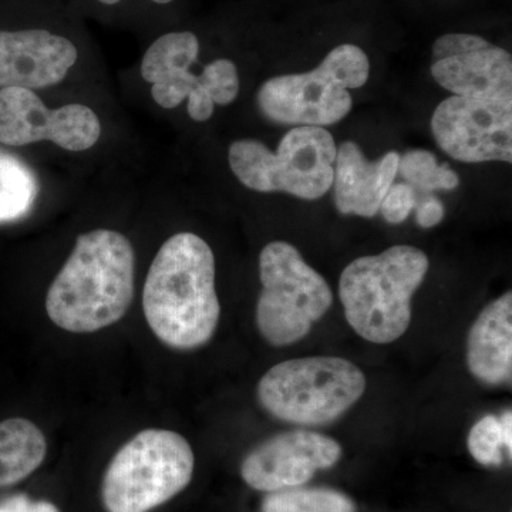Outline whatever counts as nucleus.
Masks as SVG:
<instances>
[{"mask_svg":"<svg viewBox=\"0 0 512 512\" xmlns=\"http://www.w3.org/2000/svg\"><path fill=\"white\" fill-rule=\"evenodd\" d=\"M148 326L178 350L210 342L220 322L215 256L198 235L180 232L164 242L151 262L143 289Z\"/></svg>","mask_w":512,"mask_h":512,"instance_id":"1","label":"nucleus"},{"mask_svg":"<svg viewBox=\"0 0 512 512\" xmlns=\"http://www.w3.org/2000/svg\"><path fill=\"white\" fill-rule=\"evenodd\" d=\"M136 252L126 235L93 229L77 238L46 296L56 326L92 333L119 322L134 296Z\"/></svg>","mask_w":512,"mask_h":512,"instance_id":"2","label":"nucleus"},{"mask_svg":"<svg viewBox=\"0 0 512 512\" xmlns=\"http://www.w3.org/2000/svg\"><path fill=\"white\" fill-rule=\"evenodd\" d=\"M419 248L396 245L350 262L339 281L346 320L360 338L386 345L402 338L412 322V299L429 272Z\"/></svg>","mask_w":512,"mask_h":512,"instance_id":"3","label":"nucleus"},{"mask_svg":"<svg viewBox=\"0 0 512 512\" xmlns=\"http://www.w3.org/2000/svg\"><path fill=\"white\" fill-rule=\"evenodd\" d=\"M369 73L366 53L345 43L330 50L311 72L266 80L256 93V104L272 123L325 128L348 116L353 106L350 90L365 86Z\"/></svg>","mask_w":512,"mask_h":512,"instance_id":"4","label":"nucleus"},{"mask_svg":"<svg viewBox=\"0 0 512 512\" xmlns=\"http://www.w3.org/2000/svg\"><path fill=\"white\" fill-rule=\"evenodd\" d=\"M365 390V375L349 360L313 356L269 369L258 384V397L276 419L313 427L339 419Z\"/></svg>","mask_w":512,"mask_h":512,"instance_id":"5","label":"nucleus"},{"mask_svg":"<svg viewBox=\"0 0 512 512\" xmlns=\"http://www.w3.org/2000/svg\"><path fill=\"white\" fill-rule=\"evenodd\" d=\"M194 451L175 431L148 429L124 444L104 474L107 512H148L190 484Z\"/></svg>","mask_w":512,"mask_h":512,"instance_id":"6","label":"nucleus"},{"mask_svg":"<svg viewBox=\"0 0 512 512\" xmlns=\"http://www.w3.org/2000/svg\"><path fill=\"white\" fill-rule=\"evenodd\" d=\"M336 147L323 127H293L276 153L261 141L244 138L231 144L228 163L239 183L256 192H285L319 200L332 188Z\"/></svg>","mask_w":512,"mask_h":512,"instance_id":"7","label":"nucleus"},{"mask_svg":"<svg viewBox=\"0 0 512 512\" xmlns=\"http://www.w3.org/2000/svg\"><path fill=\"white\" fill-rule=\"evenodd\" d=\"M262 292L256 325L269 345L282 348L308 335L313 323L328 313L333 292L298 249L285 241L266 245L259 255Z\"/></svg>","mask_w":512,"mask_h":512,"instance_id":"8","label":"nucleus"},{"mask_svg":"<svg viewBox=\"0 0 512 512\" xmlns=\"http://www.w3.org/2000/svg\"><path fill=\"white\" fill-rule=\"evenodd\" d=\"M101 121L86 104H64L49 109L33 90L0 89V144L23 147L50 141L72 153L90 150L99 143Z\"/></svg>","mask_w":512,"mask_h":512,"instance_id":"9","label":"nucleus"},{"mask_svg":"<svg viewBox=\"0 0 512 512\" xmlns=\"http://www.w3.org/2000/svg\"><path fill=\"white\" fill-rule=\"evenodd\" d=\"M431 131L461 163H512V101L448 97L434 110Z\"/></svg>","mask_w":512,"mask_h":512,"instance_id":"10","label":"nucleus"},{"mask_svg":"<svg viewBox=\"0 0 512 512\" xmlns=\"http://www.w3.org/2000/svg\"><path fill=\"white\" fill-rule=\"evenodd\" d=\"M342 457L338 441L309 430H293L264 441L245 457L241 476L264 493L302 487Z\"/></svg>","mask_w":512,"mask_h":512,"instance_id":"11","label":"nucleus"},{"mask_svg":"<svg viewBox=\"0 0 512 512\" xmlns=\"http://www.w3.org/2000/svg\"><path fill=\"white\" fill-rule=\"evenodd\" d=\"M79 59V46L62 32L0 29V89L55 86L72 72Z\"/></svg>","mask_w":512,"mask_h":512,"instance_id":"12","label":"nucleus"},{"mask_svg":"<svg viewBox=\"0 0 512 512\" xmlns=\"http://www.w3.org/2000/svg\"><path fill=\"white\" fill-rule=\"evenodd\" d=\"M400 154L389 151L369 161L353 141L340 144L333 170V198L343 215L376 217L399 173Z\"/></svg>","mask_w":512,"mask_h":512,"instance_id":"13","label":"nucleus"},{"mask_svg":"<svg viewBox=\"0 0 512 512\" xmlns=\"http://www.w3.org/2000/svg\"><path fill=\"white\" fill-rule=\"evenodd\" d=\"M431 76L453 96L512 101L511 53L488 40L467 52L433 60Z\"/></svg>","mask_w":512,"mask_h":512,"instance_id":"14","label":"nucleus"},{"mask_svg":"<svg viewBox=\"0 0 512 512\" xmlns=\"http://www.w3.org/2000/svg\"><path fill=\"white\" fill-rule=\"evenodd\" d=\"M467 365L471 375L490 386L512 379V293H504L485 306L467 340Z\"/></svg>","mask_w":512,"mask_h":512,"instance_id":"15","label":"nucleus"},{"mask_svg":"<svg viewBox=\"0 0 512 512\" xmlns=\"http://www.w3.org/2000/svg\"><path fill=\"white\" fill-rule=\"evenodd\" d=\"M47 441L42 430L26 419L0 423V487L18 484L45 460Z\"/></svg>","mask_w":512,"mask_h":512,"instance_id":"16","label":"nucleus"},{"mask_svg":"<svg viewBox=\"0 0 512 512\" xmlns=\"http://www.w3.org/2000/svg\"><path fill=\"white\" fill-rule=\"evenodd\" d=\"M200 53V39L192 30L163 33L147 47L141 59V77L144 82L154 84L171 70L191 69L197 63Z\"/></svg>","mask_w":512,"mask_h":512,"instance_id":"17","label":"nucleus"},{"mask_svg":"<svg viewBox=\"0 0 512 512\" xmlns=\"http://www.w3.org/2000/svg\"><path fill=\"white\" fill-rule=\"evenodd\" d=\"M151 97L165 110H173L188 100V114L197 123L210 120L214 114V101L191 69H175L165 73L156 83L151 84Z\"/></svg>","mask_w":512,"mask_h":512,"instance_id":"18","label":"nucleus"},{"mask_svg":"<svg viewBox=\"0 0 512 512\" xmlns=\"http://www.w3.org/2000/svg\"><path fill=\"white\" fill-rule=\"evenodd\" d=\"M262 512H357L343 493L330 488H289L265 498Z\"/></svg>","mask_w":512,"mask_h":512,"instance_id":"19","label":"nucleus"},{"mask_svg":"<svg viewBox=\"0 0 512 512\" xmlns=\"http://www.w3.org/2000/svg\"><path fill=\"white\" fill-rule=\"evenodd\" d=\"M32 173L15 157L0 151V222L22 217L36 198Z\"/></svg>","mask_w":512,"mask_h":512,"instance_id":"20","label":"nucleus"},{"mask_svg":"<svg viewBox=\"0 0 512 512\" xmlns=\"http://www.w3.org/2000/svg\"><path fill=\"white\" fill-rule=\"evenodd\" d=\"M399 173L414 190L453 191L460 185L456 171L448 164L437 163L436 156L427 150H410L400 156Z\"/></svg>","mask_w":512,"mask_h":512,"instance_id":"21","label":"nucleus"},{"mask_svg":"<svg viewBox=\"0 0 512 512\" xmlns=\"http://www.w3.org/2000/svg\"><path fill=\"white\" fill-rule=\"evenodd\" d=\"M468 451L483 466H501L504 463V451L511 458L512 447L505 440L503 426L498 417L490 414L474 424L468 434Z\"/></svg>","mask_w":512,"mask_h":512,"instance_id":"22","label":"nucleus"},{"mask_svg":"<svg viewBox=\"0 0 512 512\" xmlns=\"http://www.w3.org/2000/svg\"><path fill=\"white\" fill-rule=\"evenodd\" d=\"M201 86L218 106H229L239 94V74L237 64L229 59H215L202 69Z\"/></svg>","mask_w":512,"mask_h":512,"instance_id":"23","label":"nucleus"},{"mask_svg":"<svg viewBox=\"0 0 512 512\" xmlns=\"http://www.w3.org/2000/svg\"><path fill=\"white\" fill-rule=\"evenodd\" d=\"M417 207L416 190L406 183L393 184L380 207L384 220L389 224H402Z\"/></svg>","mask_w":512,"mask_h":512,"instance_id":"24","label":"nucleus"},{"mask_svg":"<svg viewBox=\"0 0 512 512\" xmlns=\"http://www.w3.org/2000/svg\"><path fill=\"white\" fill-rule=\"evenodd\" d=\"M444 210L443 202L436 197L426 198L416 210V221L421 228H433L443 221Z\"/></svg>","mask_w":512,"mask_h":512,"instance_id":"25","label":"nucleus"},{"mask_svg":"<svg viewBox=\"0 0 512 512\" xmlns=\"http://www.w3.org/2000/svg\"><path fill=\"white\" fill-rule=\"evenodd\" d=\"M0 512H60L55 504L33 501L26 495H15L0 504Z\"/></svg>","mask_w":512,"mask_h":512,"instance_id":"26","label":"nucleus"},{"mask_svg":"<svg viewBox=\"0 0 512 512\" xmlns=\"http://www.w3.org/2000/svg\"><path fill=\"white\" fill-rule=\"evenodd\" d=\"M97 5L101 6V8L106 9H114L120 8L124 3H127L128 0H94ZM151 6H156V8H167V6L173 5L175 0H147Z\"/></svg>","mask_w":512,"mask_h":512,"instance_id":"27","label":"nucleus"}]
</instances>
